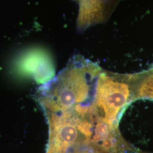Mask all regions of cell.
I'll return each mask as SVG.
<instances>
[{"instance_id": "6da1fadb", "label": "cell", "mask_w": 153, "mask_h": 153, "mask_svg": "<svg viewBox=\"0 0 153 153\" xmlns=\"http://www.w3.org/2000/svg\"><path fill=\"white\" fill-rule=\"evenodd\" d=\"M101 69L76 57L41 88L39 101L46 112H62L78 105L91 104Z\"/></svg>"}, {"instance_id": "7a4b0ae2", "label": "cell", "mask_w": 153, "mask_h": 153, "mask_svg": "<svg viewBox=\"0 0 153 153\" xmlns=\"http://www.w3.org/2000/svg\"><path fill=\"white\" fill-rule=\"evenodd\" d=\"M132 100L131 75L100 71L91 103L94 114L98 118L109 126L118 128L124 109Z\"/></svg>"}, {"instance_id": "3957f363", "label": "cell", "mask_w": 153, "mask_h": 153, "mask_svg": "<svg viewBox=\"0 0 153 153\" xmlns=\"http://www.w3.org/2000/svg\"><path fill=\"white\" fill-rule=\"evenodd\" d=\"M49 124V140L45 153H67L88 146L89 140L79 128V114L73 110L46 112Z\"/></svg>"}, {"instance_id": "277c9868", "label": "cell", "mask_w": 153, "mask_h": 153, "mask_svg": "<svg viewBox=\"0 0 153 153\" xmlns=\"http://www.w3.org/2000/svg\"><path fill=\"white\" fill-rule=\"evenodd\" d=\"M88 146L98 153H152L134 147L121 135L118 128L107 124L97 116L93 117Z\"/></svg>"}, {"instance_id": "5b68a950", "label": "cell", "mask_w": 153, "mask_h": 153, "mask_svg": "<svg viewBox=\"0 0 153 153\" xmlns=\"http://www.w3.org/2000/svg\"><path fill=\"white\" fill-rule=\"evenodd\" d=\"M21 70L33 76L38 83L46 84L55 76V68L51 57L45 51L36 49L25 55L20 62Z\"/></svg>"}, {"instance_id": "8992f818", "label": "cell", "mask_w": 153, "mask_h": 153, "mask_svg": "<svg viewBox=\"0 0 153 153\" xmlns=\"http://www.w3.org/2000/svg\"><path fill=\"white\" fill-rule=\"evenodd\" d=\"M133 100L146 99L153 100V66L148 71L131 75Z\"/></svg>"}, {"instance_id": "52a82bcc", "label": "cell", "mask_w": 153, "mask_h": 153, "mask_svg": "<svg viewBox=\"0 0 153 153\" xmlns=\"http://www.w3.org/2000/svg\"><path fill=\"white\" fill-rule=\"evenodd\" d=\"M67 153H98L95 152L93 149L88 146H85L79 148H76L72 151Z\"/></svg>"}]
</instances>
